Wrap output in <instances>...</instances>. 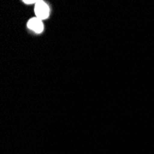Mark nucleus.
<instances>
[{
    "label": "nucleus",
    "mask_w": 154,
    "mask_h": 154,
    "mask_svg": "<svg viewBox=\"0 0 154 154\" xmlns=\"http://www.w3.org/2000/svg\"><path fill=\"white\" fill-rule=\"evenodd\" d=\"M34 12H35L36 17L43 20H45L48 18L49 14H50V9H49V7L47 6V4L45 2L38 1L35 4Z\"/></svg>",
    "instance_id": "1"
},
{
    "label": "nucleus",
    "mask_w": 154,
    "mask_h": 154,
    "mask_svg": "<svg viewBox=\"0 0 154 154\" xmlns=\"http://www.w3.org/2000/svg\"><path fill=\"white\" fill-rule=\"evenodd\" d=\"M27 26L28 28L34 32H37V33H40L44 31V23H43V20L38 19L37 17L35 18H32L27 23Z\"/></svg>",
    "instance_id": "2"
},
{
    "label": "nucleus",
    "mask_w": 154,
    "mask_h": 154,
    "mask_svg": "<svg viewBox=\"0 0 154 154\" xmlns=\"http://www.w3.org/2000/svg\"><path fill=\"white\" fill-rule=\"evenodd\" d=\"M24 3H26V4H32V3H37L38 1L37 0H30V1H28V0H25V1H23Z\"/></svg>",
    "instance_id": "3"
}]
</instances>
